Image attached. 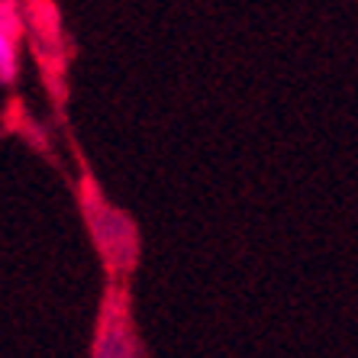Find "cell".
I'll return each instance as SVG.
<instances>
[{"instance_id": "6da1fadb", "label": "cell", "mask_w": 358, "mask_h": 358, "mask_svg": "<svg viewBox=\"0 0 358 358\" xmlns=\"http://www.w3.org/2000/svg\"><path fill=\"white\" fill-rule=\"evenodd\" d=\"M100 342H97V358H129L136 355L133 349V336H129V323L110 326V320L103 317V326H100Z\"/></svg>"}]
</instances>
